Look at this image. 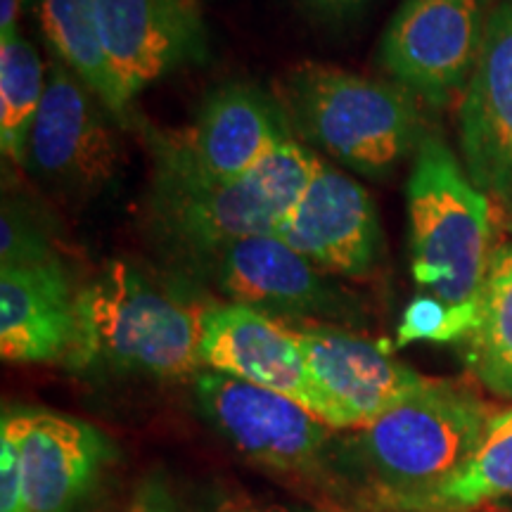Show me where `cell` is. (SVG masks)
<instances>
[{"label":"cell","instance_id":"obj_9","mask_svg":"<svg viewBox=\"0 0 512 512\" xmlns=\"http://www.w3.org/2000/svg\"><path fill=\"white\" fill-rule=\"evenodd\" d=\"M290 138L294 131L280 100L242 81L214 88L185 131H147V140L221 181L247 176Z\"/></svg>","mask_w":512,"mask_h":512},{"label":"cell","instance_id":"obj_23","mask_svg":"<svg viewBox=\"0 0 512 512\" xmlns=\"http://www.w3.org/2000/svg\"><path fill=\"white\" fill-rule=\"evenodd\" d=\"M62 261L48 223L29 202L5 200L0 214V268Z\"/></svg>","mask_w":512,"mask_h":512},{"label":"cell","instance_id":"obj_8","mask_svg":"<svg viewBox=\"0 0 512 512\" xmlns=\"http://www.w3.org/2000/svg\"><path fill=\"white\" fill-rule=\"evenodd\" d=\"M200 411L242 456L278 470H311L332 427L287 396L216 370L195 375Z\"/></svg>","mask_w":512,"mask_h":512},{"label":"cell","instance_id":"obj_18","mask_svg":"<svg viewBox=\"0 0 512 512\" xmlns=\"http://www.w3.org/2000/svg\"><path fill=\"white\" fill-rule=\"evenodd\" d=\"M38 22L57 60L98 95L107 112L124 117L126 107L102 46L95 0H38Z\"/></svg>","mask_w":512,"mask_h":512},{"label":"cell","instance_id":"obj_5","mask_svg":"<svg viewBox=\"0 0 512 512\" xmlns=\"http://www.w3.org/2000/svg\"><path fill=\"white\" fill-rule=\"evenodd\" d=\"M494 408L463 384L425 380L361 430L358 451L380 486V505L411 512L477 451Z\"/></svg>","mask_w":512,"mask_h":512},{"label":"cell","instance_id":"obj_20","mask_svg":"<svg viewBox=\"0 0 512 512\" xmlns=\"http://www.w3.org/2000/svg\"><path fill=\"white\" fill-rule=\"evenodd\" d=\"M512 496V408L496 413L477 451L411 512H460Z\"/></svg>","mask_w":512,"mask_h":512},{"label":"cell","instance_id":"obj_26","mask_svg":"<svg viewBox=\"0 0 512 512\" xmlns=\"http://www.w3.org/2000/svg\"><path fill=\"white\" fill-rule=\"evenodd\" d=\"M316 17L339 22V19H351L361 12L370 0H302Z\"/></svg>","mask_w":512,"mask_h":512},{"label":"cell","instance_id":"obj_25","mask_svg":"<svg viewBox=\"0 0 512 512\" xmlns=\"http://www.w3.org/2000/svg\"><path fill=\"white\" fill-rule=\"evenodd\" d=\"M121 512H176V503L162 482H150L126 503Z\"/></svg>","mask_w":512,"mask_h":512},{"label":"cell","instance_id":"obj_19","mask_svg":"<svg viewBox=\"0 0 512 512\" xmlns=\"http://www.w3.org/2000/svg\"><path fill=\"white\" fill-rule=\"evenodd\" d=\"M479 325L465 339V361L489 392L512 399V242L496 245L482 290Z\"/></svg>","mask_w":512,"mask_h":512},{"label":"cell","instance_id":"obj_27","mask_svg":"<svg viewBox=\"0 0 512 512\" xmlns=\"http://www.w3.org/2000/svg\"><path fill=\"white\" fill-rule=\"evenodd\" d=\"M27 0H0V36L10 34L12 29H17L19 12H22Z\"/></svg>","mask_w":512,"mask_h":512},{"label":"cell","instance_id":"obj_10","mask_svg":"<svg viewBox=\"0 0 512 512\" xmlns=\"http://www.w3.org/2000/svg\"><path fill=\"white\" fill-rule=\"evenodd\" d=\"M202 368L297 401L335 430V413L313 380L290 323L245 304H214L202 316Z\"/></svg>","mask_w":512,"mask_h":512},{"label":"cell","instance_id":"obj_15","mask_svg":"<svg viewBox=\"0 0 512 512\" xmlns=\"http://www.w3.org/2000/svg\"><path fill=\"white\" fill-rule=\"evenodd\" d=\"M465 171L512 209V0L491 10L482 55L460 102Z\"/></svg>","mask_w":512,"mask_h":512},{"label":"cell","instance_id":"obj_13","mask_svg":"<svg viewBox=\"0 0 512 512\" xmlns=\"http://www.w3.org/2000/svg\"><path fill=\"white\" fill-rule=\"evenodd\" d=\"M207 271L233 304L285 318H356L354 294L275 233L228 245Z\"/></svg>","mask_w":512,"mask_h":512},{"label":"cell","instance_id":"obj_17","mask_svg":"<svg viewBox=\"0 0 512 512\" xmlns=\"http://www.w3.org/2000/svg\"><path fill=\"white\" fill-rule=\"evenodd\" d=\"M79 292L62 261L0 268V354L12 363L72 356L79 337Z\"/></svg>","mask_w":512,"mask_h":512},{"label":"cell","instance_id":"obj_11","mask_svg":"<svg viewBox=\"0 0 512 512\" xmlns=\"http://www.w3.org/2000/svg\"><path fill=\"white\" fill-rule=\"evenodd\" d=\"M95 15L126 110L150 83L207 57L197 0H95Z\"/></svg>","mask_w":512,"mask_h":512},{"label":"cell","instance_id":"obj_3","mask_svg":"<svg viewBox=\"0 0 512 512\" xmlns=\"http://www.w3.org/2000/svg\"><path fill=\"white\" fill-rule=\"evenodd\" d=\"M275 98L292 131L363 176L389 174L430 136L411 91L330 64L292 67Z\"/></svg>","mask_w":512,"mask_h":512},{"label":"cell","instance_id":"obj_21","mask_svg":"<svg viewBox=\"0 0 512 512\" xmlns=\"http://www.w3.org/2000/svg\"><path fill=\"white\" fill-rule=\"evenodd\" d=\"M46 69L19 27L0 36V145L5 159L27 166L29 138L46 95Z\"/></svg>","mask_w":512,"mask_h":512},{"label":"cell","instance_id":"obj_7","mask_svg":"<svg viewBox=\"0 0 512 512\" xmlns=\"http://www.w3.org/2000/svg\"><path fill=\"white\" fill-rule=\"evenodd\" d=\"M107 107L62 62L48 69L46 95L31 128L27 169L64 195L91 197L112 181L119 147Z\"/></svg>","mask_w":512,"mask_h":512},{"label":"cell","instance_id":"obj_28","mask_svg":"<svg viewBox=\"0 0 512 512\" xmlns=\"http://www.w3.org/2000/svg\"><path fill=\"white\" fill-rule=\"evenodd\" d=\"M510 230H512V219H510Z\"/></svg>","mask_w":512,"mask_h":512},{"label":"cell","instance_id":"obj_2","mask_svg":"<svg viewBox=\"0 0 512 512\" xmlns=\"http://www.w3.org/2000/svg\"><path fill=\"white\" fill-rule=\"evenodd\" d=\"M79 337L67 363L105 366L157 380L202 368V316L176 292L128 261H112L79 292Z\"/></svg>","mask_w":512,"mask_h":512},{"label":"cell","instance_id":"obj_22","mask_svg":"<svg viewBox=\"0 0 512 512\" xmlns=\"http://www.w3.org/2000/svg\"><path fill=\"white\" fill-rule=\"evenodd\" d=\"M482 304H446L430 294H418L403 309L396 347H408L413 342H465L479 325Z\"/></svg>","mask_w":512,"mask_h":512},{"label":"cell","instance_id":"obj_1","mask_svg":"<svg viewBox=\"0 0 512 512\" xmlns=\"http://www.w3.org/2000/svg\"><path fill=\"white\" fill-rule=\"evenodd\" d=\"M155 159L147 221L166 252L207 268L233 242L275 233L309 188L320 159L290 138L247 176L221 181L147 140Z\"/></svg>","mask_w":512,"mask_h":512},{"label":"cell","instance_id":"obj_6","mask_svg":"<svg viewBox=\"0 0 512 512\" xmlns=\"http://www.w3.org/2000/svg\"><path fill=\"white\" fill-rule=\"evenodd\" d=\"M489 0H403L380 41V64L420 102L446 107L482 55Z\"/></svg>","mask_w":512,"mask_h":512},{"label":"cell","instance_id":"obj_14","mask_svg":"<svg viewBox=\"0 0 512 512\" xmlns=\"http://www.w3.org/2000/svg\"><path fill=\"white\" fill-rule=\"evenodd\" d=\"M275 235L320 271L344 278H366L380 261L382 228L373 197L325 162Z\"/></svg>","mask_w":512,"mask_h":512},{"label":"cell","instance_id":"obj_16","mask_svg":"<svg viewBox=\"0 0 512 512\" xmlns=\"http://www.w3.org/2000/svg\"><path fill=\"white\" fill-rule=\"evenodd\" d=\"M3 427L15 434L24 470V512H69L91 491L110 444L88 422L50 411H12Z\"/></svg>","mask_w":512,"mask_h":512},{"label":"cell","instance_id":"obj_4","mask_svg":"<svg viewBox=\"0 0 512 512\" xmlns=\"http://www.w3.org/2000/svg\"><path fill=\"white\" fill-rule=\"evenodd\" d=\"M406 202L415 285L446 304L479 302L496 249L491 202L439 136L415 152Z\"/></svg>","mask_w":512,"mask_h":512},{"label":"cell","instance_id":"obj_24","mask_svg":"<svg viewBox=\"0 0 512 512\" xmlns=\"http://www.w3.org/2000/svg\"><path fill=\"white\" fill-rule=\"evenodd\" d=\"M0 512H24V470L15 434L0 425Z\"/></svg>","mask_w":512,"mask_h":512},{"label":"cell","instance_id":"obj_12","mask_svg":"<svg viewBox=\"0 0 512 512\" xmlns=\"http://www.w3.org/2000/svg\"><path fill=\"white\" fill-rule=\"evenodd\" d=\"M313 380L335 413V430H366L427 377L396 361L392 347L335 325H290Z\"/></svg>","mask_w":512,"mask_h":512}]
</instances>
